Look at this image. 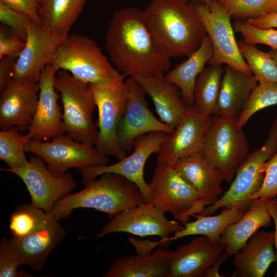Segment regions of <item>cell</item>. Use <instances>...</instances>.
Segmentation results:
<instances>
[{
	"label": "cell",
	"mask_w": 277,
	"mask_h": 277,
	"mask_svg": "<svg viewBox=\"0 0 277 277\" xmlns=\"http://www.w3.org/2000/svg\"><path fill=\"white\" fill-rule=\"evenodd\" d=\"M269 213L271 216L273 221L274 223L275 230L274 233V240H275V246L276 248V254L277 257V199L274 197L270 200L268 206ZM277 263V261H276ZM276 277H277V268L275 273Z\"/></svg>",
	"instance_id": "cell-45"
},
{
	"label": "cell",
	"mask_w": 277,
	"mask_h": 277,
	"mask_svg": "<svg viewBox=\"0 0 277 277\" xmlns=\"http://www.w3.org/2000/svg\"><path fill=\"white\" fill-rule=\"evenodd\" d=\"M6 6L23 12L34 21L41 22L38 15L39 0H0Z\"/></svg>",
	"instance_id": "cell-42"
},
{
	"label": "cell",
	"mask_w": 277,
	"mask_h": 277,
	"mask_svg": "<svg viewBox=\"0 0 277 277\" xmlns=\"http://www.w3.org/2000/svg\"><path fill=\"white\" fill-rule=\"evenodd\" d=\"M50 65L71 73L87 84L98 83L120 74L109 63L92 38L82 34L68 35Z\"/></svg>",
	"instance_id": "cell-8"
},
{
	"label": "cell",
	"mask_w": 277,
	"mask_h": 277,
	"mask_svg": "<svg viewBox=\"0 0 277 277\" xmlns=\"http://www.w3.org/2000/svg\"><path fill=\"white\" fill-rule=\"evenodd\" d=\"M238 117L212 116L200 153L231 183L248 153V142Z\"/></svg>",
	"instance_id": "cell-6"
},
{
	"label": "cell",
	"mask_w": 277,
	"mask_h": 277,
	"mask_svg": "<svg viewBox=\"0 0 277 277\" xmlns=\"http://www.w3.org/2000/svg\"><path fill=\"white\" fill-rule=\"evenodd\" d=\"M30 140L27 133L23 134L13 128L0 131V159L8 168H19L27 163L25 146Z\"/></svg>",
	"instance_id": "cell-34"
},
{
	"label": "cell",
	"mask_w": 277,
	"mask_h": 277,
	"mask_svg": "<svg viewBox=\"0 0 277 277\" xmlns=\"http://www.w3.org/2000/svg\"><path fill=\"white\" fill-rule=\"evenodd\" d=\"M258 83L253 74L245 73L226 65L214 116L238 117Z\"/></svg>",
	"instance_id": "cell-26"
},
{
	"label": "cell",
	"mask_w": 277,
	"mask_h": 277,
	"mask_svg": "<svg viewBox=\"0 0 277 277\" xmlns=\"http://www.w3.org/2000/svg\"><path fill=\"white\" fill-rule=\"evenodd\" d=\"M25 45L8 27L0 26V57L8 56L15 59L19 56Z\"/></svg>",
	"instance_id": "cell-41"
},
{
	"label": "cell",
	"mask_w": 277,
	"mask_h": 277,
	"mask_svg": "<svg viewBox=\"0 0 277 277\" xmlns=\"http://www.w3.org/2000/svg\"><path fill=\"white\" fill-rule=\"evenodd\" d=\"M168 134L157 131L146 133L135 140L132 153L119 162L109 165L90 166L79 169L83 184L86 185L105 173L119 174L134 183L148 202V184L144 179V166L149 157L152 153H157Z\"/></svg>",
	"instance_id": "cell-16"
},
{
	"label": "cell",
	"mask_w": 277,
	"mask_h": 277,
	"mask_svg": "<svg viewBox=\"0 0 277 277\" xmlns=\"http://www.w3.org/2000/svg\"><path fill=\"white\" fill-rule=\"evenodd\" d=\"M33 19L28 15L12 9L0 1V21L25 42L28 25Z\"/></svg>",
	"instance_id": "cell-38"
},
{
	"label": "cell",
	"mask_w": 277,
	"mask_h": 277,
	"mask_svg": "<svg viewBox=\"0 0 277 277\" xmlns=\"http://www.w3.org/2000/svg\"><path fill=\"white\" fill-rule=\"evenodd\" d=\"M149 201L164 213L169 212L183 224L198 200L193 187L173 167L157 162L148 184Z\"/></svg>",
	"instance_id": "cell-11"
},
{
	"label": "cell",
	"mask_w": 277,
	"mask_h": 277,
	"mask_svg": "<svg viewBox=\"0 0 277 277\" xmlns=\"http://www.w3.org/2000/svg\"><path fill=\"white\" fill-rule=\"evenodd\" d=\"M20 265L21 264L8 240L3 238L0 243V276H29L27 275L30 274L18 271V268Z\"/></svg>",
	"instance_id": "cell-40"
},
{
	"label": "cell",
	"mask_w": 277,
	"mask_h": 277,
	"mask_svg": "<svg viewBox=\"0 0 277 277\" xmlns=\"http://www.w3.org/2000/svg\"><path fill=\"white\" fill-rule=\"evenodd\" d=\"M85 4V0H39L41 22L54 33L66 37Z\"/></svg>",
	"instance_id": "cell-30"
},
{
	"label": "cell",
	"mask_w": 277,
	"mask_h": 277,
	"mask_svg": "<svg viewBox=\"0 0 277 277\" xmlns=\"http://www.w3.org/2000/svg\"><path fill=\"white\" fill-rule=\"evenodd\" d=\"M228 257V254L224 251L219 259L209 268L205 274V277L222 276L219 273V267Z\"/></svg>",
	"instance_id": "cell-46"
},
{
	"label": "cell",
	"mask_w": 277,
	"mask_h": 277,
	"mask_svg": "<svg viewBox=\"0 0 277 277\" xmlns=\"http://www.w3.org/2000/svg\"><path fill=\"white\" fill-rule=\"evenodd\" d=\"M143 11L153 39L170 58L189 56L207 35L191 3L152 0Z\"/></svg>",
	"instance_id": "cell-2"
},
{
	"label": "cell",
	"mask_w": 277,
	"mask_h": 277,
	"mask_svg": "<svg viewBox=\"0 0 277 277\" xmlns=\"http://www.w3.org/2000/svg\"><path fill=\"white\" fill-rule=\"evenodd\" d=\"M58 70L48 65L43 70L39 84V95L36 111L27 127L31 140L48 141L65 132L61 107L58 104L60 95L55 91L54 80Z\"/></svg>",
	"instance_id": "cell-18"
},
{
	"label": "cell",
	"mask_w": 277,
	"mask_h": 277,
	"mask_svg": "<svg viewBox=\"0 0 277 277\" xmlns=\"http://www.w3.org/2000/svg\"><path fill=\"white\" fill-rule=\"evenodd\" d=\"M105 48L113 64L126 76L164 74L171 66V58L153 39L144 11L137 8H124L113 14Z\"/></svg>",
	"instance_id": "cell-1"
},
{
	"label": "cell",
	"mask_w": 277,
	"mask_h": 277,
	"mask_svg": "<svg viewBox=\"0 0 277 277\" xmlns=\"http://www.w3.org/2000/svg\"><path fill=\"white\" fill-rule=\"evenodd\" d=\"M196 191L198 200L188 213L193 216L215 203L224 193V177L201 154L179 160L173 166Z\"/></svg>",
	"instance_id": "cell-19"
},
{
	"label": "cell",
	"mask_w": 277,
	"mask_h": 277,
	"mask_svg": "<svg viewBox=\"0 0 277 277\" xmlns=\"http://www.w3.org/2000/svg\"><path fill=\"white\" fill-rule=\"evenodd\" d=\"M226 9L231 18L245 21L268 14L269 0H216Z\"/></svg>",
	"instance_id": "cell-36"
},
{
	"label": "cell",
	"mask_w": 277,
	"mask_h": 277,
	"mask_svg": "<svg viewBox=\"0 0 277 277\" xmlns=\"http://www.w3.org/2000/svg\"><path fill=\"white\" fill-rule=\"evenodd\" d=\"M232 26L234 31L240 33L247 43L264 44L277 49V30L256 28L244 21L236 20Z\"/></svg>",
	"instance_id": "cell-37"
},
{
	"label": "cell",
	"mask_w": 277,
	"mask_h": 277,
	"mask_svg": "<svg viewBox=\"0 0 277 277\" xmlns=\"http://www.w3.org/2000/svg\"><path fill=\"white\" fill-rule=\"evenodd\" d=\"M184 2H189L190 0H181ZM199 2L200 3H209L211 2L212 0H196Z\"/></svg>",
	"instance_id": "cell-49"
},
{
	"label": "cell",
	"mask_w": 277,
	"mask_h": 277,
	"mask_svg": "<svg viewBox=\"0 0 277 277\" xmlns=\"http://www.w3.org/2000/svg\"><path fill=\"white\" fill-rule=\"evenodd\" d=\"M45 163L39 156H30L27 163L21 168L1 170L11 172L20 178L29 193L30 204L50 213L56 203L70 193L77 183L70 173L63 176L54 175Z\"/></svg>",
	"instance_id": "cell-12"
},
{
	"label": "cell",
	"mask_w": 277,
	"mask_h": 277,
	"mask_svg": "<svg viewBox=\"0 0 277 277\" xmlns=\"http://www.w3.org/2000/svg\"><path fill=\"white\" fill-rule=\"evenodd\" d=\"M38 82H21L12 80L1 93L0 127L8 130L14 126L24 130L35 114L39 95Z\"/></svg>",
	"instance_id": "cell-21"
},
{
	"label": "cell",
	"mask_w": 277,
	"mask_h": 277,
	"mask_svg": "<svg viewBox=\"0 0 277 277\" xmlns=\"http://www.w3.org/2000/svg\"><path fill=\"white\" fill-rule=\"evenodd\" d=\"M238 44L241 55L259 83H277V64L268 52L260 50L255 45L247 43L243 38L239 39Z\"/></svg>",
	"instance_id": "cell-33"
},
{
	"label": "cell",
	"mask_w": 277,
	"mask_h": 277,
	"mask_svg": "<svg viewBox=\"0 0 277 277\" xmlns=\"http://www.w3.org/2000/svg\"><path fill=\"white\" fill-rule=\"evenodd\" d=\"M213 53L211 40L207 35L200 46L185 61L167 71L168 81L175 85L187 105L193 104L194 88L196 80L211 59Z\"/></svg>",
	"instance_id": "cell-28"
},
{
	"label": "cell",
	"mask_w": 277,
	"mask_h": 277,
	"mask_svg": "<svg viewBox=\"0 0 277 277\" xmlns=\"http://www.w3.org/2000/svg\"><path fill=\"white\" fill-rule=\"evenodd\" d=\"M85 185L82 190L69 193L56 203L51 213L57 221L70 218L74 209L81 208L102 211L112 218L147 202L134 183L119 174L105 173Z\"/></svg>",
	"instance_id": "cell-3"
},
{
	"label": "cell",
	"mask_w": 277,
	"mask_h": 277,
	"mask_svg": "<svg viewBox=\"0 0 277 277\" xmlns=\"http://www.w3.org/2000/svg\"><path fill=\"white\" fill-rule=\"evenodd\" d=\"M270 200H252L242 217L223 232L220 241L224 244L225 252L229 256H233L243 247L260 228L272 225L273 220L268 211Z\"/></svg>",
	"instance_id": "cell-25"
},
{
	"label": "cell",
	"mask_w": 277,
	"mask_h": 277,
	"mask_svg": "<svg viewBox=\"0 0 277 277\" xmlns=\"http://www.w3.org/2000/svg\"><path fill=\"white\" fill-rule=\"evenodd\" d=\"M54 86L61 94L65 132L77 142L94 145L98 130L92 115L96 106L88 84L61 70L56 73Z\"/></svg>",
	"instance_id": "cell-5"
},
{
	"label": "cell",
	"mask_w": 277,
	"mask_h": 277,
	"mask_svg": "<svg viewBox=\"0 0 277 277\" xmlns=\"http://www.w3.org/2000/svg\"><path fill=\"white\" fill-rule=\"evenodd\" d=\"M269 13H277V0H269L268 14Z\"/></svg>",
	"instance_id": "cell-47"
},
{
	"label": "cell",
	"mask_w": 277,
	"mask_h": 277,
	"mask_svg": "<svg viewBox=\"0 0 277 277\" xmlns=\"http://www.w3.org/2000/svg\"><path fill=\"white\" fill-rule=\"evenodd\" d=\"M221 241L201 235L171 251L168 257L170 277H205L209 268L225 251Z\"/></svg>",
	"instance_id": "cell-20"
},
{
	"label": "cell",
	"mask_w": 277,
	"mask_h": 277,
	"mask_svg": "<svg viewBox=\"0 0 277 277\" xmlns=\"http://www.w3.org/2000/svg\"><path fill=\"white\" fill-rule=\"evenodd\" d=\"M127 102L125 112L117 129V137L125 152L133 148L135 140L151 132L172 133L174 129L159 120L149 110L146 92L140 83L132 77L125 81Z\"/></svg>",
	"instance_id": "cell-14"
},
{
	"label": "cell",
	"mask_w": 277,
	"mask_h": 277,
	"mask_svg": "<svg viewBox=\"0 0 277 277\" xmlns=\"http://www.w3.org/2000/svg\"><path fill=\"white\" fill-rule=\"evenodd\" d=\"M119 75L89 84L98 109V134L95 147L102 154L112 155L121 160L127 152L121 147L117 137V129L125 112L127 91L124 80Z\"/></svg>",
	"instance_id": "cell-4"
},
{
	"label": "cell",
	"mask_w": 277,
	"mask_h": 277,
	"mask_svg": "<svg viewBox=\"0 0 277 277\" xmlns=\"http://www.w3.org/2000/svg\"><path fill=\"white\" fill-rule=\"evenodd\" d=\"M212 117L188 105L183 120L162 143L156 153L157 162L173 167L182 158L200 153Z\"/></svg>",
	"instance_id": "cell-17"
},
{
	"label": "cell",
	"mask_w": 277,
	"mask_h": 277,
	"mask_svg": "<svg viewBox=\"0 0 277 277\" xmlns=\"http://www.w3.org/2000/svg\"><path fill=\"white\" fill-rule=\"evenodd\" d=\"M184 228L179 222L170 221L165 213L148 202L130 207L115 216L96 235L97 238L114 232H126L140 237L156 235L160 240L155 245L164 244L169 235Z\"/></svg>",
	"instance_id": "cell-13"
},
{
	"label": "cell",
	"mask_w": 277,
	"mask_h": 277,
	"mask_svg": "<svg viewBox=\"0 0 277 277\" xmlns=\"http://www.w3.org/2000/svg\"><path fill=\"white\" fill-rule=\"evenodd\" d=\"M274 246V232L257 230L233 255L235 271L232 276H263L271 264L276 263Z\"/></svg>",
	"instance_id": "cell-23"
},
{
	"label": "cell",
	"mask_w": 277,
	"mask_h": 277,
	"mask_svg": "<svg viewBox=\"0 0 277 277\" xmlns=\"http://www.w3.org/2000/svg\"><path fill=\"white\" fill-rule=\"evenodd\" d=\"M277 104V83L260 82L252 90L243 110L238 117L240 128L247 123L258 111Z\"/></svg>",
	"instance_id": "cell-35"
},
{
	"label": "cell",
	"mask_w": 277,
	"mask_h": 277,
	"mask_svg": "<svg viewBox=\"0 0 277 277\" xmlns=\"http://www.w3.org/2000/svg\"><path fill=\"white\" fill-rule=\"evenodd\" d=\"M132 77L152 99L160 120L175 129L184 118L188 107L178 88L168 81L164 74Z\"/></svg>",
	"instance_id": "cell-24"
},
{
	"label": "cell",
	"mask_w": 277,
	"mask_h": 277,
	"mask_svg": "<svg viewBox=\"0 0 277 277\" xmlns=\"http://www.w3.org/2000/svg\"><path fill=\"white\" fill-rule=\"evenodd\" d=\"M268 53L270 55L277 64V49H271L268 51Z\"/></svg>",
	"instance_id": "cell-48"
},
{
	"label": "cell",
	"mask_w": 277,
	"mask_h": 277,
	"mask_svg": "<svg viewBox=\"0 0 277 277\" xmlns=\"http://www.w3.org/2000/svg\"><path fill=\"white\" fill-rule=\"evenodd\" d=\"M196 13L210 38L213 53L209 65L226 64L243 72L253 73L241 54L234 34L231 17L225 7L216 0L195 4Z\"/></svg>",
	"instance_id": "cell-10"
},
{
	"label": "cell",
	"mask_w": 277,
	"mask_h": 277,
	"mask_svg": "<svg viewBox=\"0 0 277 277\" xmlns=\"http://www.w3.org/2000/svg\"><path fill=\"white\" fill-rule=\"evenodd\" d=\"M245 21L259 28H277V13H269L257 18L248 19Z\"/></svg>",
	"instance_id": "cell-44"
},
{
	"label": "cell",
	"mask_w": 277,
	"mask_h": 277,
	"mask_svg": "<svg viewBox=\"0 0 277 277\" xmlns=\"http://www.w3.org/2000/svg\"><path fill=\"white\" fill-rule=\"evenodd\" d=\"M15 58L3 56L0 57V93H2L12 81V72Z\"/></svg>",
	"instance_id": "cell-43"
},
{
	"label": "cell",
	"mask_w": 277,
	"mask_h": 277,
	"mask_svg": "<svg viewBox=\"0 0 277 277\" xmlns=\"http://www.w3.org/2000/svg\"><path fill=\"white\" fill-rule=\"evenodd\" d=\"M263 170L264 177L262 185L251 200L272 199L277 196V151L264 163Z\"/></svg>",
	"instance_id": "cell-39"
},
{
	"label": "cell",
	"mask_w": 277,
	"mask_h": 277,
	"mask_svg": "<svg viewBox=\"0 0 277 277\" xmlns=\"http://www.w3.org/2000/svg\"><path fill=\"white\" fill-rule=\"evenodd\" d=\"M224 72L222 65H209L196 80L193 106L204 115H215Z\"/></svg>",
	"instance_id": "cell-31"
},
{
	"label": "cell",
	"mask_w": 277,
	"mask_h": 277,
	"mask_svg": "<svg viewBox=\"0 0 277 277\" xmlns=\"http://www.w3.org/2000/svg\"><path fill=\"white\" fill-rule=\"evenodd\" d=\"M65 38L49 30L41 22L32 20L25 46L15 61L12 79L38 82L43 70L51 64Z\"/></svg>",
	"instance_id": "cell-15"
},
{
	"label": "cell",
	"mask_w": 277,
	"mask_h": 277,
	"mask_svg": "<svg viewBox=\"0 0 277 277\" xmlns=\"http://www.w3.org/2000/svg\"><path fill=\"white\" fill-rule=\"evenodd\" d=\"M52 216L51 212L47 213L31 204L20 205L10 215V232L13 236L23 238L43 227Z\"/></svg>",
	"instance_id": "cell-32"
},
{
	"label": "cell",
	"mask_w": 277,
	"mask_h": 277,
	"mask_svg": "<svg viewBox=\"0 0 277 277\" xmlns=\"http://www.w3.org/2000/svg\"><path fill=\"white\" fill-rule=\"evenodd\" d=\"M250 203L223 208L221 213L215 215L194 214L193 216L196 217V220L184 224L183 230L166 239L164 243L166 244L183 237L194 235L205 236L210 240L219 241L225 229L242 217Z\"/></svg>",
	"instance_id": "cell-29"
},
{
	"label": "cell",
	"mask_w": 277,
	"mask_h": 277,
	"mask_svg": "<svg viewBox=\"0 0 277 277\" xmlns=\"http://www.w3.org/2000/svg\"><path fill=\"white\" fill-rule=\"evenodd\" d=\"M171 251L159 248L152 253L129 255L114 259L104 277H170Z\"/></svg>",
	"instance_id": "cell-27"
},
{
	"label": "cell",
	"mask_w": 277,
	"mask_h": 277,
	"mask_svg": "<svg viewBox=\"0 0 277 277\" xmlns=\"http://www.w3.org/2000/svg\"><path fill=\"white\" fill-rule=\"evenodd\" d=\"M66 234L65 230L52 215L36 231L23 238L12 236L8 241L21 265L41 271L52 250L61 243Z\"/></svg>",
	"instance_id": "cell-22"
},
{
	"label": "cell",
	"mask_w": 277,
	"mask_h": 277,
	"mask_svg": "<svg viewBox=\"0 0 277 277\" xmlns=\"http://www.w3.org/2000/svg\"><path fill=\"white\" fill-rule=\"evenodd\" d=\"M277 151V117L271 125L269 135L260 148L248 153L241 163L228 189L212 205L198 214L211 215L220 208L249 204L260 189L264 177V163Z\"/></svg>",
	"instance_id": "cell-7"
},
{
	"label": "cell",
	"mask_w": 277,
	"mask_h": 277,
	"mask_svg": "<svg viewBox=\"0 0 277 277\" xmlns=\"http://www.w3.org/2000/svg\"><path fill=\"white\" fill-rule=\"evenodd\" d=\"M50 142L29 140L26 152L39 156L47 163L48 170L57 176H63L70 168L107 165L109 159L101 153L93 144L77 142L64 133Z\"/></svg>",
	"instance_id": "cell-9"
}]
</instances>
